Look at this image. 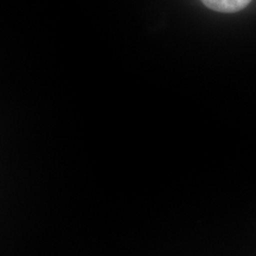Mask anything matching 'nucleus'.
Listing matches in <instances>:
<instances>
[{"instance_id":"1","label":"nucleus","mask_w":256,"mask_h":256,"mask_svg":"<svg viewBox=\"0 0 256 256\" xmlns=\"http://www.w3.org/2000/svg\"><path fill=\"white\" fill-rule=\"evenodd\" d=\"M252 0H202L204 5L217 12L234 14L241 11Z\"/></svg>"}]
</instances>
